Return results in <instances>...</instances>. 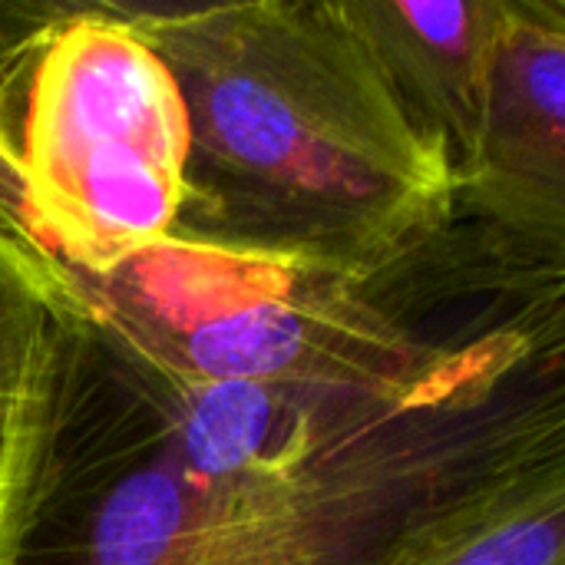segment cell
I'll use <instances>...</instances> for the list:
<instances>
[{
	"label": "cell",
	"instance_id": "6da1fadb",
	"mask_svg": "<svg viewBox=\"0 0 565 565\" xmlns=\"http://www.w3.org/2000/svg\"><path fill=\"white\" fill-rule=\"evenodd\" d=\"M553 434L563 351L414 394L195 381L76 291L10 565H377L444 493Z\"/></svg>",
	"mask_w": 565,
	"mask_h": 565
},
{
	"label": "cell",
	"instance_id": "7a4b0ae2",
	"mask_svg": "<svg viewBox=\"0 0 565 565\" xmlns=\"http://www.w3.org/2000/svg\"><path fill=\"white\" fill-rule=\"evenodd\" d=\"M113 7L166 60L185 103L169 242L371 281L457 228L447 146L338 0Z\"/></svg>",
	"mask_w": 565,
	"mask_h": 565
},
{
	"label": "cell",
	"instance_id": "3957f363",
	"mask_svg": "<svg viewBox=\"0 0 565 565\" xmlns=\"http://www.w3.org/2000/svg\"><path fill=\"white\" fill-rule=\"evenodd\" d=\"M189 119L166 60L113 3L63 10L0 63V169L20 235L70 278L169 238Z\"/></svg>",
	"mask_w": 565,
	"mask_h": 565
},
{
	"label": "cell",
	"instance_id": "277c9868",
	"mask_svg": "<svg viewBox=\"0 0 565 565\" xmlns=\"http://www.w3.org/2000/svg\"><path fill=\"white\" fill-rule=\"evenodd\" d=\"M457 215L565 262V0H507Z\"/></svg>",
	"mask_w": 565,
	"mask_h": 565
},
{
	"label": "cell",
	"instance_id": "5b68a950",
	"mask_svg": "<svg viewBox=\"0 0 565 565\" xmlns=\"http://www.w3.org/2000/svg\"><path fill=\"white\" fill-rule=\"evenodd\" d=\"M407 109L447 146L454 179L473 152L507 0H338Z\"/></svg>",
	"mask_w": 565,
	"mask_h": 565
},
{
	"label": "cell",
	"instance_id": "8992f818",
	"mask_svg": "<svg viewBox=\"0 0 565 565\" xmlns=\"http://www.w3.org/2000/svg\"><path fill=\"white\" fill-rule=\"evenodd\" d=\"M73 308V281L0 222V565L43 457Z\"/></svg>",
	"mask_w": 565,
	"mask_h": 565
},
{
	"label": "cell",
	"instance_id": "52a82bcc",
	"mask_svg": "<svg viewBox=\"0 0 565 565\" xmlns=\"http://www.w3.org/2000/svg\"><path fill=\"white\" fill-rule=\"evenodd\" d=\"M377 565H565V434L513 450L444 493Z\"/></svg>",
	"mask_w": 565,
	"mask_h": 565
}]
</instances>
